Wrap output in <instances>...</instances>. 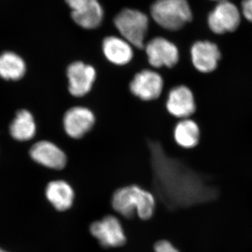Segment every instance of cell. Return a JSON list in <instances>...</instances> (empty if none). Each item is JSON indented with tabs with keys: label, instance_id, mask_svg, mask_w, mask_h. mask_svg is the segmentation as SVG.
Returning a JSON list of instances; mask_svg holds the SVG:
<instances>
[{
	"label": "cell",
	"instance_id": "obj_1",
	"mask_svg": "<svg viewBox=\"0 0 252 252\" xmlns=\"http://www.w3.org/2000/svg\"><path fill=\"white\" fill-rule=\"evenodd\" d=\"M112 207L127 219L135 215L141 220H148L153 217L156 200L153 194L139 186L130 185L117 189L113 194Z\"/></svg>",
	"mask_w": 252,
	"mask_h": 252
},
{
	"label": "cell",
	"instance_id": "obj_2",
	"mask_svg": "<svg viewBox=\"0 0 252 252\" xmlns=\"http://www.w3.org/2000/svg\"><path fill=\"white\" fill-rule=\"evenodd\" d=\"M155 22L167 31H179L193 18L187 0H157L151 8Z\"/></svg>",
	"mask_w": 252,
	"mask_h": 252
},
{
	"label": "cell",
	"instance_id": "obj_3",
	"mask_svg": "<svg viewBox=\"0 0 252 252\" xmlns=\"http://www.w3.org/2000/svg\"><path fill=\"white\" fill-rule=\"evenodd\" d=\"M114 24L124 39L131 45L139 49L144 48L149 19L144 13L135 9H124L116 16Z\"/></svg>",
	"mask_w": 252,
	"mask_h": 252
},
{
	"label": "cell",
	"instance_id": "obj_4",
	"mask_svg": "<svg viewBox=\"0 0 252 252\" xmlns=\"http://www.w3.org/2000/svg\"><path fill=\"white\" fill-rule=\"evenodd\" d=\"M28 154L34 163L51 171H61L65 168L68 162L64 151L59 144L49 140L34 141Z\"/></svg>",
	"mask_w": 252,
	"mask_h": 252
},
{
	"label": "cell",
	"instance_id": "obj_5",
	"mask_svg": "<svg viewBox=\"0 0 252 252\" xmlns=\"http://www.w3.org/2000/svg\"><path fill=\"white\" fill-rule=\"evenodd\" d=\"M189 54L192 66L202 74L215 72L222 58L220 46L210 40L195 41L192 44Z\"/></svg>",
	"mask_w": 252,
	"mask_h": 252
},
{
	"label": "cell",
	"instance_id": "obj_6",
	"mask_svg": "<svg viewBox=\"0 0 252 252\" xmlns=\"http://www.w3.org/2000/svg\"><path fill=\"white\" fill-rule=\"evenodd\" d=\"M90 233L104 248H119L126 243L122 223L113 215H107L91 223Z\"/></svg>",
	"mask_w": 252,
	"mask_h": 252
},
{
	"label": "cell",
	"instance_id": "obj_7",
	"mask_svg": "<svg viewBox=\"0 0 252 252\" xmlns=\"http://www.w3.org/2000/svg\"><path fill=\"white\" fill-rule=\"evenodd\" d=\"M240 21V11L228 0L218 2L207 18L210 31L218 35L233 32L238 29Z\"/></svg>",
	"mask_w": 252,
	"mask_h": 252
},
{
	"label": "cell",
	"instance_id": "obj_8",
	"mask_svg": "<svg viewBox=\"0 0 252 252\" xmlns=\"http://www.w3.org/2000/svg\"><path fill=\"white\" fill-rule=\"evenodd\" d=\"M165 107L177 120L191 118L197 109L193 91L184 84L173 86L167 94Z\"/></svg>",
	"mask_w": 252,
	"mask_h": 252
},
{
	"label": "cell",
	"instance_id": "obj_9",
	"mask_svg": "<svg viewBox=\"0 0 252 252\" xmlns=\"http://www.w3.org/2000/svg\"><path fill=\"white\" fill-rule=\"evenodd\" d=\"M65 74L68 91L71 95L76 97H84L89 94L97 77L95 69L81 61L71 63Z\"/></svg>",
	"mask_w": 252,
	"mask_h": 252
},
{
	"label": "cell",
	"instance_id": "obj_10",
	"mask_svg": "<svg viewBox=\"0 0 252 252\" xmlns=\"http://www.w3.org/2000/svg\"><path fill=\"white\" fill-rule=\"evenodd\" d=\"M95 121L90 109L82 106L71 107L63 115V130L71 138H82L92 130Z\"/></svg>",
	"mask_w": 252,
	"mask_h": 252
},
{
	"label": "cell",
	"instance_id": "obj_11",
	"mask_svg": "<svg viewBox=\"0 0 252 252\" xmlns=\"http://www.w3.org/2000/svg\"><path fill=\"white\" fill-rule=\"evenodd\" d=\"M145 49L149 63L152 67L172 68L180 62L178 48L165 38H154L146 45Z\"/></svg>",
	"mask_w": 252,
	"mask_h": 252
},
{
	"label": "cell",
	"instance_id": "obj_12",
	"mask_svg": "<svg viewBox=\"0 0 252 252\" xmlns=\"http://www.w3.org/2000/svg\"><path fill=\"white\" fill-rule=\"evenodd\" d=\"M164 88V81L160 74L144 69L137 73L130 83V90L135 97L143 101L158 98Z\"/></svg>",
	"mask_w": 252,
	"mask_h": 252
},
{
	"label": "cell",
	"instance_id": "obj_13",
	"mask_svg": "<svg viewBox=\"0 0 252 252\" xmlns=\"http://www.w3.org/2000/svg\"><path fill=\"white\" fill-rule=\"evenodd\" d=\"M72 9L74 22L84 29L98 27L103 18V9L97 0H66Z\"/></svg>",
	"mask_w": 252,
	"mask_h": 252
},
{
	"label": "cell",
	"instance_id": "obj_14",
	"mask_svg": "<svg viewBox=\"0 0 252 252\" xmlns=\"http://www.w3.org/2000/svg\"><path fill=\"white\" fill-rule=\"evenodd\" d=\"M9 133L16 142H34L37 135V124L32 112L26 108L16 111L9 126Z\"/></svg>",
	"mask_w": 252,
	"mask_h": 252
},
{
	"label": "cell",
	"instance_id": "obj_15",
	"mask_svg": "<svg viewBox=\"0 0 252 252\" xmlns=\"http://www.w3.org/2000/svg\"><path fill=\"white\" fill-rule=\"evenodd\" d=\"M44 195L50 204L59 212L70 209L75 196L72 186L63 180L49 181L44 189Z\"/></svg>",
	"mask_w": 252,
	"mask_h": 252
},
{
	"label": "cell",
	"instance_id": "obj_16",
	"mask_svg": "<svg viewBox=\"0 0 252 252\" xmlns=\"http://www.w3.org/2000/svg\"><path fill=\"white\" fill-rule=\"evenodd\" d=\"M27 72V63L21 54L12 50L0 53V79L18 82L26 77Z\"/></svg>",
	"mask_w": 252,
	"mask_h": 252
},
{
	"label": "cell",
	"instance_id": "obj_17",
	"mask_svg": "<svg viewBox=\"0 0 252 252\" xmlns=\"http://www.w3.org/2000/svg\"><path fill=\"white\" fill-rule=\"evenodd\" d=\"M173 140L180 148L190 150L196 147L200 142V129L198 124L191 118L177 120L174 126Z\"/></svg>",
	"mask_w": 252,
	"mask_h": 252
},
{
	"label": "cell",
	"instance_id": "obj_18",
	"mask_svg": "<svg viewBox=\"0 0 252 252\" xmlns=\"http://www.w3.org/2000/svg\"><path fill=\"white\" fill-rule=\"evenodd\" d=\"M102 51L109 62L116 65H125L133 57L130 43L117 36H108L102 43Z\"/></svg>",
	"mask_w": 252,
	"mask_h": 252
},
{
	"label": "cell",
	"instance_id": "obj_19",
	"mask_svg": "<svg viewBox=\"0 0 252 252\" xmlns=\"http://www.w3.org/2000/svg\"><path fill=\"white\" fill-rule=\"evenodd\" d=\"M155 252H180L173 245L167 240H159L154 245Z\"/></svg>",
	"mask_w": 252,
	"mask_h": 252
},
{
	"label": "cell",
	"instance_id": "obj_20",
	"mask_svg": "<svg viewBox=\"0 0 252 252\" xmlns=\"http://www.w3.org/2000/svg\"><path fill=\"white\" fill-rule=\"evenodd\" d=\"M241 6L244 17L252 23V0H243Z\"/></svg>",
	"mask_w": 252,
	"mask_h": 252
},
{
	"label": "cell",
	"instance_id": "obj_21",
	"mask_svg": "<svg viewBox=\"0 0 252 252\" xmlns=\"http://www.w3.org/2000/svg\"><path fill=\"white\" fill-rule=\"evenodd\" d=\"M211 1H217V2H220V1H225V0H211Z\"/></svg>",
	"mask_w": 252,
	"mask_h": 252
},
{
	"label": "cell",
	"instance_id": "obj_22",
	"mask_svg": "<svg viewBox=\"0 0 252 252\" xmlns=\"http://www.w3.org/2000/svg\"><path fill=\"white\" fill-rule=\"evenodd\" d=\"M0 252H8L6 250H3V249L0 248Z\"/></svg>",
	"mask_w": 252,
	"mask_h": 252
}]
</instances>
